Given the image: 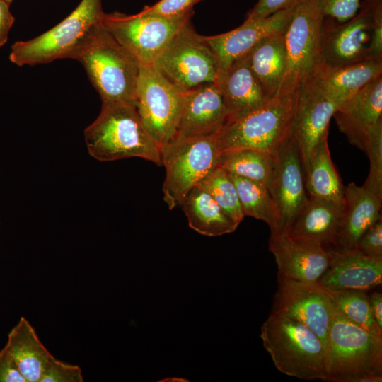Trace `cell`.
I'll list each match as a JSON object with an SVG mask.
<instances>
[{
	"mask_svg": "<svg viewBox=\"0 0 382 382\" xmlns=\"http://www.w3.org/2000/svg\"><path fill=\"white\" fill-rule=\"evenodd\" d=\"M84 139L89 154L99 161L139 157L161 166V146L131 104L103 101L99 115L85 129Z\"/></svg>",
	"mask_w": 382,
	"mask_h": 382,
	"instance_id": "1",
	"label": "cell"
},
{
	"mask_svg": "<svg viewBox=\"0 0 382 382\" xmlns=\"http://www.w3.org/2000/svg\"><path fill=\"white\" fill-rule=\"evenodd\" d=\"M71 59L83 65L102 102H123L137 107L141 65L104 28L101 22L96 25Z\"/></svg>",
	"mask_w": 382,
	"mask_h": 382,
	"instance_id": "2",
	"label": "cell"
},
{
	"mask_svg": "<svg viewBox=\"0 0 382 382\" xmlns=\"http://www.w3.org/2000/svg\"><path fill=\"white\" fill-rule=\"evenodd\" d=\"M260 337L280 372L302 380L328 381L327 347L305 325L271 313L261 326Z\"/></svg>",
	"mask_w": 382,
	"mask_h": 382,
	"instance_id": "3",
	"label": "cell"
},
{
	"mask_svg": "<svg viewBox=\"0 0 382 382\" xmlns=\"http://www.w3.org/2000/svg\"><path fill=\"white\" fill-rule=\"evenodd\" d=\"M327 351L328 381H382V337L354 323L337 310L330 325Z\"/></svg>",
	"mask_w": 382,
	"mask_h": 382,
	"instance_id": "4",
	"label": "cell"
},
{
	"mask_svg": "<svg viewBox=\"0 0 382 382\" xmlns=\"http://www.w3.org/2000/svg\"><path fill=\"white\" fill-rule=\"evenodd\" d=\"M296 100V91L277 93L258 108L228 122L216 136L219 151L250 149L274 156L290 137Z\"/></svg>",
	"mask_w": 382,
	"mask_h": 382,
	"instance_id": "5",
	"label": "cell"
},
{
	"mask_svg": "<svg viewBox=\"0 0 382 382\" xmlns=\"http://www.w3.org/2000/svg\"><path fill=\"white\" fill-rule=\"evenodd\" d=\"M182 93L214 83L219 73L217 57L194 29L191 19L175 34L151 65Z\"/></svg>",
	"mask_w": 382,
	"mask_h": 382,
	"instance_id": "6",
	"label": "cell"
},
{
	"mask_svg": "<svg viewBox=\"0 0 382 382\" xmlns=\"http://www.w3.org/2000/svg\"><path fill=\"white\" fill-rule=\"evenodd\" d=\"M103 13L101 0H81L66 18L50 30L31 40L16 42L9 59L21 66L71 59L100 22Z\"/></svg>",
	"mask_w": 382,
	"mask_h": 382,
	"instance_id": "7",
	"label": "cell"
},
{
	"mask_svg": "<svg viewBox=\"0 0 382 382\" xmlns=\"http://www.w3.org/2000/svg\"><path fill=\"white\" fill-rule=\"evenodd\" d=\"M216 134L173 140L161 146L166 168L163 200L169 209L181 205L190 191L219 166Z\"/></svg>",
	"mask_w": 382,
	"mask_h": 382,
	"instance_id": "8",
	"label": "cell"
},
{
	"mask_svg": "<svg viewBox=\"0 0 382 382\" xmlns=\"http://www.w3.org/2000/svg\"><path fill=\"white\" fill-rule=\"evenodd\" d=\"M194 12L177 18L141 13H103L101 24L140 65H152L175 34Z\"/></svg>",
	"mask_w": 382,
	"mask_h": 382,
	"instance_id": "9",
	"label": "cell"
},
{
	"mask_svg": "<svg viewBox=\"0 0 382 382\" xmlns=\"http://www.w3.org/2000/svg\"><path fill=\"white\" fill-rule=\"evenodd\" d=\"M323 19L315 0H302L295 6L284 32L287 64L277 93L295 92L318 66Z\"/></svg>",
	"mask_w": 382,
	"mask_h": 382,
	"instance_id": "10",
	"label": "cell"
},
{
	"mask_svg": "<svg viewBox=\"0 0 382 382\" xmlns=\"http://www.w3.org/2000/svg\"><path fill=\"white\" fill-rule=\"evenodd\" d=\"M184 101L182 93L151 65H141L137 87V109L144 125L161 145L176 133Z\"/></svg>",
	"mask_w": 382,
	"mask_h": 382,
	"instance_id": "11",
	"label": "cell"
},
{
	"mask_svg": "<svg viewBox=\"0 0 382 382\" xmlns=\"http://www.w3.org/2000/svg\"><path fill=\"white\" fill-rule=\"evenodd\" d=\"M271 313L301 323L327 347L330 325L337 311L332 291L319 282L277 279Z\"/></svg>",
	"mask_w": 382,
	"mask_h": 382,
	"instance_id": "12",
	"label": "cell"
},
{
	"mask_svg": "<svg viewBox=\"0 0 382 382\" xmlns=\"http://www.w3.org/2000/svg\"><path fill=\"white\" fill-rule=\"evenodd\" d=\"M371 36V0H366L358 13L344 23L323 19L318 66H342L369 59Z\"/></svg>",
	"mask_w": 382,
	"mask_h": 382,
	"instance_id": "13",
	"label": "cell"
},
{
	"mask_svg": "<svg viewBox=\"0 0 382 382\" xmlns=\"http://www.w3.org/2000/svg\"><path fill=\"white\" fill-rule=\"evenodd\" d=\"M269 250L277 265V279L296 282H318L332 259V250L321 244L283 233L270 235Z\"/></svg>",
	"mask_w": 382,
	"mask_h": 382,
	"instance_id": "14",
	"label": "cell"
},
{
	"mask_svg": "<svg viewBox=\"0 0 382 382\" xmlns=\"http://www.w3.org/2000/svg\"><path fill=\"white\" fill-rule=\"evenodd\" d=\"M270 190L279 214V233H286L308 196L301 154L296 142L291 137L274 156Z\"/></svg>",
	"mask_w": 382,
	"mask_h": 382,
	"instance_id": "15",
	"label": "cell"
},
{
	"mask_svg": "<svg viewBox=\"0 0 382 382\" xmlns=\"http://www.w3.org/2000/svg\"><path fill=\"white\" fill-rule=\"evenodd\" d=\"M340 105L325 95L311 78L299 86L290 137L298 145L303 166L314 146L328 134L330 119Z\"/></svg>",
	"mask_w": 382,
	"mask_h": 382,
	"instance_id": "16",
	"label": "cell"
},
{
	"mask_svg": "<svg viewBox=\"0 0 382 382\" xmlns=\"http://www.w3.org/2000/svg\"><path fill=\"white\" fill-rule=\"evenodd\" d=\"M295 6L265 18L246 19L241 25L227 33L204 36L217 57L219 71L246 55L265 37L276 33L285 32Z\"/></svg>",
	"mask_w": 382,
	"mask_h": 382,
	"instance_id": "17",
	"label": "cell"
},
{
	"mask_svg": "<svg viewBox=\"0 0 382 382\" xmlns=\"http://www.w3.org/2000/svg\"><path fill=\"white\" fill-rule=\"evenodd\" d=\"M228 120L227 110L215 83L184 93L183 109L173 140L217 134Z\"/></svg>",
	"mask_w": 382,
	"mask_h": 382,
	"instance_id": "18",
	"label": "cell"
},
{
	"mask_svg": "<svg viewBox=\"0 0 382 382\" xmlns=\"http://www.w3.org/2000/svg\"><path fill=\"white\" fill-rule=\"evenodd\" d=\"M332 117L349 142L364 151L366 132L382 119V76L344 101Z\"/></svg>",
	"mask_w": 382,
	"mask_h": 382,
	"instance_id": "19",
	"label": "cell"
},
{
	"mask_svg": "<svg viewBox=\"0 0 382 382\" xmlns=\"http://www.w3.org/2000/svg\"><path fill=\"white\" fill-rule=\"evenodd\" d=\"M332 251V262L318 281L325 289L367 291L381 284L382 257H370L356 249Z\"/></svg>",
	"mask_w": 382,
	"mask_h": 382,
	"instance_id": "20",
	"label": "cell"
},
{
	"mask_svg": "<svg viewBox=\"0 0 382 382\" xmlns=\"http://www.w3.org/2000/svg\"><path fill=\"white\" fill-rule=\"evenodd\" d=\"M214 83L227 110L228 122L258 108L270 99L250 66L248 54L220 71Z\"/></svg>",
	"mask_w": 382,
	"mask_h": 382,
	"instance_id": "21",
	"label": "cell"
},
{
	"mask_svg": "<svg viewBox=\"0 0 382 382\" xmlns=\"http://www.w3.org/2000/svg\"><path fill=\"white\" fill-rule=\"evenodd\" d=\"M382 198L364 185L345 186L340 226L334 250L354 249L361 235L381 217Z\"/></svg>",
	"mask_w": 382,
	"mask_h": 382,
	"instance_id": "22",
	"label": "cell"
},
{
	"mask_svg": "<svg viewBox=\"0 0 382 382\" xmlns=\"http://www.w3.org/2000/svg\"><path fill=\"white\" fill-rule=\"evenodd\" d=\"M381 76L382 58H378L342 66L319 65L310 78L325 95L342 104Z\"/></svg>",
	"mask_w": 382,
	"mask_h": 382,
	"instance_id": "23",
	"label": "cell"
},
{
	"mask_svg": "<svg viewBox=\"0 0 382 382\" xmlns=\"http://www.w3.org/2000/svg\"><path fill=\"white\" fill-rule=\"evenodd\" d=\"M343 205L308 196L288 231L294 238L316 241L325 248L335 246Z\"/></svg>",
	"mask_w": 382,
	"mask_h": 382,
	"instance_id": "24",
	"label": "cell"
},
{
	"mask_svg": "<svg viewBox=\"0 0 382 382\" xmlns=\"http://www.w3.org/2000/svg\"><path fill=\"white\" fill-rule=\"evenodd\" d=\"M5 348L26 382H40L52 355L24 317L8 333Z\"/></svg>",
	"mask_w": 382,
	"mask_h": 382,
	"instance_id": "25",
	"label": "cell"
},
{
	"mask_svg": "<svg viewBox=\"0 0 382 382\" xmlns=\"http://www.w3.org/2000/svg\"><path fill=\"white\" fill-rule=\"evenodd\" d=\"M248 59L267 96H274L286 69L284 32L272 34L260 40L248 53Z\"/></svg>",
	"mask_w": 382,
	"mask_h": 382,
	"instance_id": "26",
	"label": "cell"
},
{
	"mask_svg": "<svg viewBox=\"0 0 382 382\" xmlns=\"http://www.w3.org/2000/svg\"><path fill=\"white\" fill-rule=\"evenodd\" d=\"M328 137L320 139L304 164L306 188L311 197L343 205L345 186L331 159Z\"/></svg>",
	"mask_w": 382,
	"mask_h": 382,
	"instance_id": "27",
	"label": "cell"
},
{
	"mask_svg": "<svg viewBox=\"0 0 382 382\" xmlns=\"http://www.w3.org/2000/svg\"><path fill=\"white\" fill-rule=\"evenodd\" d=\"M181 205L190 227L202 235L219 236L232 233L238 226L199 185L190 191Z\"/></svg>",
	"mask_w": 382,
	"mask_h": 382,
	"instance_id": "28",
	"label": "cell"
},
{
	"mask_svg": "<svg viewBox=\"0 0 382 382\" xmlns=\"http://www.w3.org/2000/svg\"><path fill=\"white\" fill-rule=\"evenodd\" d=\"M219 166L229 174L255 181L270 190L274 156L268 153L250 149L220 152Z\"/></svg>",
	"mask_w": 382,
	"mask_h": 382,
	"instance_id": "29",
	"label": "cell"
},
{
	"mask_svg": "<svg viewBox=\"0 0 382 382\" xmlns=\"http://www.w3.org/2000/svg\"><path fill=\"white\" fill-rule=\"evenodd\" d=\"M238 191L244 216H252L265 222L271 234L279 231L280 217L270 190L255 181L230 174Z\"/></svg>",
	"mask_w": 382,
	"mask_h": 382,
	"instance_id": "30",
	"label": "cell"
},
{
	"mask_svg": "<svg viewBox=\"0 0 382 382\" xmlns=\"http://www.w3.org/2000/svg\"><path fill=\"white\" fill-rule=\"evenodd\" d=\"M198 185L212 196L228 217L240 224L245 216L236 187L227 171L218 166Z\"/></svg>",
	"mask_w": 382,
	"mask_h": 382,
	"instance_id": "31",
	"label": "cell"
},
{
	"mask_svg": "<svg viewBox=\"0 0 382 382\" xmlns=\"http://www.w3.org/2000/svg\"><path fill=\"white\" fill-rule=\"evenodd\" d=\"M336 308L346 318L366 331L382 337V330L374 320L366 291H332Z\"/></svg>",
	"mask_w": 382,
	"mask_h": 382,
	"instance_id": "32",
	"label": "cell"
},
{
	"mask_svg": "<svg viewBox=\"0 0 382 382\" xmlns=\"http://www.w3.org/2000/svg\"><path fill=\"white\" fill-rule=\"evenodd\" d=\"M364 151L369 159L370 169L363 185L382 198V119L366 132Z\"/></svg>",
	"mask_w": 382,
	"mask_h": 382,
	"instance_id": "33",
	"label": "cell"
},
{
	"mask_svg": "<svg viewBox=\"0 0 382 382\" xmlns=\"http://www.w3.org/2000/svg\"><path fill=\"white\" fill-rule=\"evenodd\" d=\"M366 0H315L324 19L341 23L354 17Z\"/></svg>",
	"mask_w": 382,
	"mask_h": 382,
	"instance_id": "34",
	"label": "cell"
},
{
	"mask_svg": "<svg viewBox=\"0 0 382 382\" xmlns=\"http://www.w3.org/2000/svg\"><path fill=\"white\" fill-rule=\"evenodd\" d=\"M81 369L65 364L53 356L49 360L40 382H83Z\"/></svg>",
	"mask_w": 382,
	"mask_h": 382,
	"instance_id": "35",
	"label": "cell"
},
{
	"mask_svg": "<svg viewBox=\"0 0 382 382\" xmlns=\"http://www.w3.org/2000/svg\"><path fill=\"white\" fill-rule=\"evenodd\" d=\"M203 0H160L152 6H146L141 12L166 18L180 17L193 11V7Z\"/></svg>",
	"mask_w": 382,
	"mask_h": 382,
	"instance_id": "36",
	"label": "cell"
},
{
	"mask_svg": "<svg viewBox=\"0 0 382 382\" xmlns=\"http://www.w3.org/2000/svg\"><path fill=\"white\" fill-rule=\"evenodd\" d=\"M354 249L370 257H382V217L361 235Z\"/></svg>",
	"mask_w": 382,
	"mask_h": 382,
	"instance_id": "37",
	"label": "cell"
},
{
	"mask_svg": "<svg viewBox=\"0 0 382 382\" xmlns=\"http://www.w3.org/2000/svg\"><path fill=\"white\" fill-rule=\"evenodd\" d=\"M372 36L369 58H382V0H371Z\"/></svg>",
	"mask_w": 382,
	"mask_h": 382,
	"instance_id": "38",
	"label": "cell"
},
{
	"mask_svg": "<svg viewBox=\"0 0 382 382\" xmlns=\"http://www.w3.org/2000/svg\"><path fill=\"white\" fill-rule=\"evenodd\" d=\"M302 0H258L246 19L265 18L276 12L295 6Z\"/></svg>",
	"mask_w": 382,
	"mask_h": 382,
	"instance_id": "39",
	"label": "cell"
},
{
	"mask_svg": "<svg viewBox=\"0 0 382 382\" xmlns=\"http://www.w3.org/2000/svg\"><path fill=\"white\" fill-rule=\"evenodd\" d=\"M0 382H26L5 347L0 351Z\"/></svg>",
	"mask_w": 382,
	"mask_h": 382,
	"instance_id": "40",
	"label": "cell"
},
{
	"mask_svg": "<svg viewBox=\"0 0 382 382\" xmlns=\"http://www.w3.org/2000/svg\"><path fill=\"white\" fill-rule=\"evenodd\" d=\"M14 21V17L9 10V4L0 0V47L7 42Z\"/></svg>",
	"mask_w": 382,
	"mask_h": 382,
	"instance_id": "41",
	"label": "cell"
},
{
	"mask_svg": "<svg viewBox=\"0 0 382 382\" xmlns=\"http://www.w3.org/2000/svg\"><path fill=\"white\" fill-rule=\"evenodd\" d=\"M371 313L374 320L382 330V294L374 291L369 296Z\"/></svg>",
	"mask_w": 382,
	"mask_h": 382,
	"instance_id": "42",
	"label": "cell"
},
{
	"mask_svg": "<svg viewBox=\"0 0 382 382\" xmlns=\"http://www.w3.org/2000/svg\"><path fill=\"white\" fill-rule=\"evenodd\" d=\"M4 1H6L8 4H11L13 0H4Z\"/></svg>",
	"mask_w": 382,
	"mask_h": 382,
	"instance_id": "43",
	"label": "cell"
}]
</instances>
